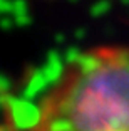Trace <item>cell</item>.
Instances as JSON below:
<instances>
[{
  "instance_id": "obj_1",
  "label": "cell",
  "mask_w": 129,
  "mask_h": 131,
  "mask_svg": "<svg viewBox=\"0 0 129 131\" xmlns=\"http://www.w3.org/2000/svg\"><path fill=\"white\" fill-rule=\"evenodd\" d=\"M30 131H129V44L74 56L39 101Z\"/></svg>"
}]
</instances>
